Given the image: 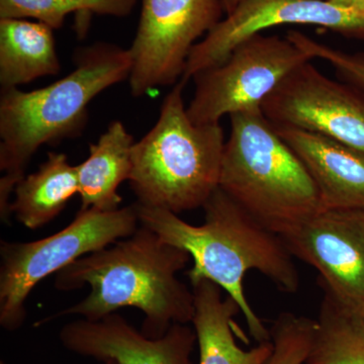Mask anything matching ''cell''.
I'll return each instance as SVG.
<instances>
[{"label": "cell", "mask_w": 364, "mask_h": 364, "mask_svg": "<svg viewBox=\"0 0 364 364\" xmlns=\"http://www.w3.org/2000/svg\"><path fill=\"white\" fill-rule=\"evenodd\" d=\"M191 259L183 249L140 225L128 238L82 256L60 270L55 279L59 291H71L87 284L90 293L35 326L70 315L97 321L119 309L136 308L145 316L143 334L160 338L172 325L193 322L195 294L177 277Z\"/></svg>", "instance_id": "1"}, {"label": "cell", "mask_w": 364, "mask_h": 364, "mask_svg": "<svg viewBox=\"0 0 364 364\" xmlns=\"http://www.w3.org/2000/svg\"><path fill=\"white\" fill-rule=\"evenodd\" d=\"M134 205L141 226L191 255L193 268L186 273L191 284L200 279L215 282L236 301L254 339L270 341L269 330L246 298L243 280L246 273L257 270L280 291H299L298 268L279 234L256 221L220 188L203 205L205 222L200 226L164 208Z\"/></svg>", "instance_id": "2"}, {"label": "cell", "mask_w": 364, "mask_h": 364, "mask_svg": "<svg viewBox=\"0 0 364 364\" xmlns=\"http://www.w3.org/2000/svg\"><path fill=\"white\" fill-rule=\"evenodd\" d=\"M75 68L52 85L32 91L1 90L0 218L11 219V196L35 153L46 144L80 135L88 105L102 91L130 77V51L95 43L76 53Z\"/></svg>", "instance_id": "3"}, {"label": "cell", "mask_w": 364, "mask_h": 364, "mask_svg": "<svg viewBox=\"0 0 364 364\" xmlns=\"http://www.w3.org/2000/svg\"><path fill=\"white\" fill-rule=\"evenodd\" d=\"M230 119L219 188L279 236L320 212L312 177L261 109Z\"/></svg>", "instance_id": "4"}, {"label": "cell", "mask_w": 364, "mask_h": 364, "mask_svg": "<svg viewBox=\"0 0 364 364\" xmlns=\"http://www.w3.org/2000/svg\"><path fill=\"white\" fill-rule=\"evenodd\" d=\"M179 80L163 100L156 124L134 144L129 182L136 202L178 215L203 208L219 188L224 131L196 124L188 114Z\"/></svg>", "instance_id": "5"}, {"label": "cell", "mask_w": 364, "mask_h": 364, "mask_svg": "<svg viewBox=\"0 0 364 364\" xmlns=\"http://www.w3.org/2000/svg\"><path fill=\"white\" fill-rule=\"evenodd\" d=\"M140 226L135 205L114 210H80L61 231L33 242L0 244V326L20 329L33 287L72 262L128 238Z\"/></svg>", "instance_id": "6"}, {"label": "cell", "mask_w": 364, "mask_h": 364, "mask_svg": "<svg viewBox=\"0 0 364 364\" xmlns=\"http://www.w3.org/2000/svg\"><path fill=\"white\" fill-rule=\"evenodd\" d=\"M309 61V55L287 37L253 36L219 65L193 76L188 116L196 124H219L223 117L260 109L294 69Z\"/></svg>", "instance_id": "7"}, {"label": "cell", "mask_w": 364, "mask_h": 364, "mask_svg": "<svg viewBox=\"0 0 364 364\" xmlns=\"http://www.w3.org/2000/svg\"><path fill=\"white\" fill-rule=\"evenodd\" d=\"M224 14L223 0H142L129 49L132 95L140 97L159 86L176 85L196 41L210 33Z\"/></svg>", "instance_id": "8"}, {"label": "cell", "mask_w": 364, "mask_h": 364, "mask_svg": "<svg viewBox=\"0 0 364 364\" xmlns=\"http://www.w3.org/2000/svg\"><path fill=\"white\" fill-rule=\"evenodd\" d=\"M260 109L275 126L320 134L364 153V91L327 77L312 61L294 69Z\"/></svg>", "instance_id": "9"}, {"label": "cell", "mask_w": 364, "mask_h": 364, "mask_svg": "<svg viewBox=\"0 0 364 364\" xmlns=\"http://www.w3.org/2000/svg\"><path fill=\"white\" fill-rule=\"evenodd\" d=\"M316 26L364 40V11L327 0H243L193 48L181 80L219 65L237 46L279 26Z\"/></svg>", "instance_id": "10"}, {"label": "cell", "mask_w": 364, "mask_h": 364, "mask_svg": "<svg viewBox=\"0 0 364 364\" xmlns=\"http://www.w3.org/2000/svg\"><path fill=\"white\" fill-rule=\"evenodd\" d=\"M294 257L315 268L325 294L364 316V212L321 210L282 235Z\"/></svg>", "instance_id": "11"}, {"label": "cell", "mask_w": 364, "mask_h": 364, "mask_svg": "<svg viewBox=\"0 0 364 364\" xmlns=\"http://www.w3.org/2000/svg\"><path fill=\"white\" fill-rule=\"evenodd\" d=\"M59 339L67 350L102 363L191 364L196 335L186 324H173L160 338H149L112 313L97 321H72L60 330Z\"/></svg>", "instance_id": "12"}, {"label": "cell", "mask_w": 364, "mask_h": 364, "mask_svg": "<svg viewBox=\"0 0 364 364\" xmlns=\"http://www.w3.org/2000/svg\"><path fill=\"white\" fill-rule=\"evenodd\" d=\"M273 127L305 165L318 189L322 210L364 212L363 152L313 132Z\"/></svg>", "instance_id": "13"}, {"label": "cell", "mask_w": 364, "mask_h": 364, "mask_svg": "<svg viewBox=\"0 0 364 364\" xmlns=\"http://www.w3.org/2000/svg\"><path fill=\"white\" fill-rule=\"evenodd\" d=\"M195 294L193 324L200 347V364H263L272 351V341L243 350L234 338V318L238 305L231 296L223 298L215 282L200 279L191 284Z\"/></svg>", "instance_id": "14"}, {"label": "cell", "mask_w": 364, "mask_h": 364, "mask_svg": "<svg viewBox=\"0 0 364 364\" xmlns=\"http://www.w3.org/2000/svg\"><path fill=\"white\" fill-rule=\"evenodd\" d=\"M133 136L121 121H114L95 144L90 155L77 165L80 210L119 208L122 196L119 188L129 181L133 166Z\"/></svg>", "instance_id": "15"}, {"label": "cell", "mask_w": 364, "mask_h": 364, "mask_svg": "<svg viewBox=\"0 0 364 364\" xmlns=\"http://www.w3.org/2000/svg\"><path fill=\"white\" fill-rule=\"evenodd\" d=\"M54 30L41 21L0 18V85L18 87L61 69Z\"/></svg>", "instance_id": "16"}, {"label": "cell", "mask_w": 364, "mask_h": 364, "mask_svg": "<svg viewBox=\"0 0 364 364\" xmlns=\"http://www.w3.org/2000/svg\"><path fill=\"white\" fill-rule=\"evenodd\" d=\"M11 215L30 230L49 224L78 195L77 166L63 153L50 152L35 173L23 177L16 189Z\"/></svg>", "instance_id": "17"}, {"label": "cell", "mask_w": 364, "mask_h": 364, "mask_svg": "<svg viewBox=\"0 0 364 364\" xmlns=\"http://www.w3.org/2000/svg\"><path fill=\"white\" fill-rule=\"evenodd\" d=\"M306 364H364V316L325 294Z\"/></svg>", "instance_id": "18"}, {"label": "cell", "mask_w": 364, "mask_h": 364, "mask_svg": "<svg viewBox=\"0 0 364 364\" xmlns=\"http://www.w3.org/2000/svg\"><path fill=\"white\" fill-rule=\"evenodd\" d=\"M136 0H0V18H33L58 30L68 14L129 16Z\"/></svg>", "instance_id": "19"}, {"label": "cell", "mask_w": 364, "mask_h": 364, "mask_svg": "<svg viewBox=\"0 0 364 364\" xmlns=\"http://www.w3.org/2000/svg\"><path fill=\"white\" fill-rule=\"evenodd\" d=\"M315 329L316 320L280 314L269 330L272 351L263 364H306Z\"/></svg>", "instance_id": "20"}, {"label": "cell", "mask_w": 364, "mask_h": 364, "mask_svg": "<svg viewBox=\"0 0 364 364\" xmlns=\"http://www.w3.org/2000/svg\"><path fill=\"white\" fill-rule=\"evenodd\" d=\"M287 39L309 55L311 59H322L328 62L340 77L349 85L364 91V54H352L323 44L298 31H289Z\"/></svg>", "instance_id": "21"}, {"label": "cell", "mask_w": 364, "mask_h": 364, "mask_svg": "<svg viewBox=\"0 0 364 364\" xmlns=\"http://www.w3.org/2000/svg\"><path fill=\"white\" fill-rule=\"evenodd\" d=\"M243 0H223V4H224L225 14H229L236 9L240 2Z\"/></svg>", "instance_id": "22"}, {"label": "cell", "mask_w": 364, "mask_h": 364, "mask_svg": "<svg viewBox=\"0 0 364 364\" xmlns=\"http://www.w3.org/2000/svg\"><path fill=\"white\" fill-rule=\"evenodd\" d=\"M333 4L340 6H350L352 0H327Z\"/></svg>", "instance_id": "23"}, {"label": "cell", "mask_w": 364, "mask_h": 364, "mask_svg": "<svg viewBox=\"0 0 364 364\" xmlns=\"http://www.w3.org/2000/svg\"><path fill=\"white\" fill-rule=\"evenodd\" d=\"M350 6L364 11V0H352Z\"/></svg>", "instance_id": "24"}, {"label": "cell", "mask_w": 364, "mask_h": 364, "mask_svg": "<svg viewBox=\"0 0 364 364\" xmlns=\"http://www.w3.org/2000/svg\"><path fill=\"white\" fill-rule=\"evenodd\" d=\"M0 364H6V363H4V361H1V363H0ZM104 364H116V363H114V361L112 360V359H109V360L104 361Z\"/></svg>", "instance_id": "25"}]
</instances>
